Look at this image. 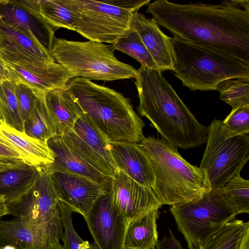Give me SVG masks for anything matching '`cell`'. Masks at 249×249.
<instances>
[{"label":"cell","mask_w":249,"mask_h":249,"mask_svg":"<svg viewBox=\"0 0 249 249\" xmlns=\"http://www.w3.org/2000/svg\"><path fill=\"white\" fill-rule=\"evenodd\" d=\"M50 172L58 200L83 216L102 195L108 191L82 176L62 171Z\"/></svg>","instance_id":"14"},{"label":"cell","mask_w":249,"mask_h":249,"mask_svg":"<svg viewBox=\"0 0 249 249\" xmlns=\"http://www.w3.org/2000/svg\"><path fill=\"white\" fill-rule=\"evenodd\" d=\"M170 210L189 249H199L238 215L222 187L212 188L200 199L172 206Z\"/></svg>","instance_id":"8"},{"label":"cell","mask_w":249,"mask_h":249,"mask_svg":"<svg viewBox=\"0 0 249 249\" xmlns=\"http://www.w3.org/2000/svg\"><path fill=\"white\" fill-rule=\"evenodd\" d=\"M15 93L23 121L31 113L38 97L45 95L22 82L16 83Z\"/></svg>","instance_id":"34"},{"label":"cell","mask_w":249,"mask_h":249,"mask_svg":"<svg viewBox=\"0 0 249 249\" xmlns=\"http://www.w3.org/2000/svg\"><path fill=\"white\" fill-rule=\"evenodd\" d=\"M112 46L114 50L121 51L136 59L141 67L158 70L139 34L131 26L129 30L119 37Z\"/></svg>","instance_id":"29"},{"label":"cell","mask_w":249,"mask_h":249,"mask_svg":"<svg viewBox=\"0 0 249 249\" xmlns=\"http://www.w3.org/2000/svg\"><path fill=\"white\" fill-rule=\"evenodd\" d=\"M32 14L53 27L74 31L76 17L67 0H15Z\"/></svg>","instance_id":"23"},{"label":"cell","mask_w":249,"mask_h":249,"mask_svg":"<svg viewBox=\"0 0 249 249\" xmlns=\"http://www.w3.org/2000/svg\"><path fill=\"white\" fill-rule=\"evenodd\" d=\"M0 249H20L17 246L12 244H0Z\"/></svg>","instance_id":"41"},{"label":"cell","mask_w":249,"mask_h":249,"mask_svg":"<svg viewBox=\"0 0 249 249\" xmlns=\"http://www.w3.org/2000/svg\"><path fill=\"white\" fill-rule=\"evenodd\" d=\"M220 99L232 108L249 106V78L228 79L216 87Z\"/></svg>","instance_id":"30"},{"label":"cell","mask_w":249,"mask_h":249,"mask_svg":"<svg viewBox=\"0 0 249 249\" xmlns=\"http://www.w3.org/2000/svg\"><path fill=\"white\" fill-rule=\"evenodd\" d=\"M238 249H249V228L246 230L244 233Z\"/></svg>","instance_id":"38"},{"label":"cell","mask_w":249,"mask_h":249,"mask_svg":"<svg viewBox=\"0 0 249 249\" xmlns=\"http://www.w3.org/2000/svg\"><path fill=\"white\" fill-rule=\"evenodd\" d=\"M83 217L99 249H124L129 223L114 204L110 190L102 195Z\"/></svg>","instance_id":"12"},{"label":"cell","mask_w":249,"mask_h":249,"mask_svg":"<svg viewBox=\"0 0 249 249\" xmlns=\"http://www.w3.org/2000/svg\"><path fill=\"white\" fill-rule=\"evenodd\" d=\"M130 26L140 36L160 71L174 70L170 37L160 28L153 18H146L139 12L131 18Z\"/></svg>","instance_id":"18"},{"label":"cell","mask_w":249,"mask_h":249,"mask_svg":"<svg viewBox=\"0 0 249 249\" xmlns=\"http://www.w3.org/2000/svg\"><path fill=\"white\" fill-rule=\"evenodd\" d=\"M7 206L9 215L41 228L56 242L62 240L63 226L59 200L46 167L40 169L30 189Z\"/></svg>","instance_id":"10"},{"label":"cell","mask_w":249,"mask_h":249,"mask_svg":"<svg viewBox=\"0 0 249 249\" xmlns=\"http://www.w3.org/2000/svg\"><path fill=\"white\" fill-rule=\"evenodd\" d=\"M44 100L52 118L56 136L71 129L84 113L80 105L66 87L47 92Z\"/></svg>","instance_id":"21"},{"label":"cell","mask_w":249,"mask_h":249,"mask_svg":"<svg viewBox=\"0 0 249 249\" xmlns=\"http://www.w3.org/2000/svg\"><path fill=\"white\" fill-rule=\"evenodd\" d=\"M0 25L38 41L49 51L55 37L53 27L18 4L15 0H0Z\"/></svg>","instance_id":"15"},{"label":"cell","mask_w":249,"mask_h":249,"mask_svg":"<svg viewBox=\"0 0 249 249\" xmlns=\"http://www.w3.org/2000/svg\"><path fill=\"white\" fill-rule=\"evenodd\" d=\"M54 154L53 162L46 167L50 171H62L86 178L103 187L111 189L112 178L107 177L88 163L64 142L61 137L54 136L47 141Z\"/></svg>","instance_id":"16"},{"label":"cell","mask_w":249,"mask_h":249,"mask_svg":"<svg viewBox=\"0 0 249 249\" xmlns=\"http://www.w3.org/2000/svg\"><path fill=\"white\" fill-rule=\"evenodd\" d=\"M113 201L128 222L162 206L152 188L143 186L118 170L112 178Z\"/></svg>","instance_id":"13"},{"label":"cell","mask_w":249,"mask_h":249,"mask_svg":"<svg viewBox=\"0 0 249 249\" xmlns=\"http://www.w3.org/2000/svg\"><path fill=\"white\" fill-rule=\"evenodd\" d=\"M159 210H151L131 221L125 233L124 249H152L158 241Z\"/></svg>","instance_id":"25"},{"label":"cell","mask_w":249,"mask_h":249,"mask_svg":"<svg viewBox=\"0 0 249 249\" xmlns=\"http://www.w3.org/2000/svg\"><path fill=\"white\" fill-rule=\"evenodd\" d=\"M44 95L38 97L31 113L24 121V131L33 138L47 142L50 139L56 136V132L45 102Z\"/></svg>","instance_id":"26"},{"label":"cell","mask_w":249,"mask_h":249,"mask_svg":"<svg viewBox=\"0 0 249 249\" xmlns=\"http://www.w3.org/2000/svg\"><path fill=\"white\" fill-rule=\"evenodd\" d=\"M150 0H67L74 31L89 40L113 44L130 28L133 15Z\"/></svg>","instance_id":"7"},{"label":"cell","mask_w":249,"mask_h":249,"mask_svg":"<svg viewBox=\"0 0 249 249\" xmlns=\"http://www.w3.org/2000/svg\"><path fill=\"white\" fill-rule=\"evenodd\" d=\"M111 150L118 170L139 184L153 187L154 176L151 166L139 143L111 141Z\"/></svg>","instance_id":"17"},{"label":"cell","mask_w":249,"mask_h":249,"mask_svg":"<svg viewBox=\"0 0 249 249\" xmlns=\"http://www.w3.org/2000/svg\"><path fill=\"white\" fill-rule=\"evenodd\" d=\"M0 159L11 162H23L31 164L19 153L1 142H0Z\"/></svg>","instance_id":"35"},{"label":"cell","mask_w":249,"mask_h":249,"mask_svg":"<svg viewBox=\"0 0 249 249\" xmlns=\"http://www.w3.org/2000/svg\"><path fill=\"white\" fill-rule=\"evenodd\" d=\"M175 75L191 90H216L228 79L249 78V64L221 52L170 37Z\"/></svg>","instance_id":"5"},{"label":"cell","mask_w":249,"mask_h":249,"mask_svg":"<svg viewBox=\"0 0 249 249\" xmlns=\"http://www.w3.org/2000/svg\"><path fill=\"white\" fill-rule=\"evenodd\" d=\"M137 70L138 112L149 120L161 139L184 150L206 143L208 126L196 120L161 71L141 66Z\"/></svg>","instance_id":"2"},{"label":"cell","mask_w":249,"mask_h":249,"mask_svg":"<svg viewBox=\"0 0 249 249\" xmlns=\"http://www.w3.org/2000/svg\"><path fill=\"white\" fill-rule=\"evenodd\" d=\"M55 241L43 229L15 218L0 220V244H12L20 249H47Z\"/></svg>","instance_id":"20"},{"label":"cell","mask_w":249,"mask_h":249,"mask_svg":"<svg viewBox=\"0 0 249 249\" xmlns=\"http://www.w3.org/2000/svg\"><path fill=\"white\" fill-rule=\"evenodd\" d=\"M146 12L173 36L249 64V0L218 4L156 0L147 5Z\"/></svg>","instance_id":"1"},{"label":"cell","mask_w":249,"mask_h":249,"mask_svg":"<svg viewBox=\"0 0 249 249\" xmlns=\"http://www.w3.org/2000/svg\"><path fill=\"white\" fill-rule=\"evenodd\" d=\"M249 222L234 219L213 234L199 249H238Z\"/></svg>","instance_id":"27"},{"label":"cell","mask_w":249,"mask_h":249,"mask_svg":"<svg viewBox=\"0 0 249 249\" xmlns=\"http://www.w3.org/2000/svg\"><path fill=\"white\" fill-rule=\"evenodd\" d=\"M227 198L238 213H249V180L240 174L227 182L223 187Z\"/></svg>","instance_id":"31"},{"label":"cell","mask_w":249,"mask_h":249,"mask_svg":"<svg viewBox=\"0 0 249 249\" xmlns=\"http://www.w3.org/2000/svg\"><path fill=\"white\" fill-rule=\"evenodd\" d=\"M3 123V122H2V117H1V114L0 113V123Z\"/></svg>","instance_id":"43"},{"label":"cell","mask_w":249,"mask_h":249,"mask_svg":"<svg viewBox=\"0 0 249 249\" xmlns=\"http://www.w3.org/2000/svg\"><path fill=\"white\" fill-rule=\"evenodd\" d=\"M249 159V135L227 136L221 121L208 126L206 147L199 167L207 175L211 188L222 187L240 172Z\"/></svg>","instance_id":"9"},{"label":"cell","mask_w":249,"mask_h":249,"mask_svg":"<svg viewBox=\"0 0 249 249\" xmlns=\"http://www.w3.org/2000/svg\"><path fill=\"white\" fill-rule=\"evenodd\" d=\"M47 249H64V248L60 242H54L52 243Z\"/></svg>","instance_id":"42"},{"label":"cell","mask_w":249,"mask_h":249,"mask_svg":"<svg viewBox=\"0 0 249 249\" xmlns=\"http://www.w3.org/2000/svg\"><path fill=\"white\" fill-rule=\"evenodd\" d=\"M66 87L111 141L140 143L144 137L143 121L121 93L82 77L71 79Z\"/></svg>","instance_id":"4"},{"label":"cell","mask_w":249,"mask_h":249,"mask_svg":"<svg viewBox=\"0 0 249 249\" xmlns=\"http://www.w3.org/2000/svg\"><path fill=\"white\" fill-rule=\"evenodd\" d=\"M59 205L63 226L64 249H99L96 244H90L79 236L73 226L71 208L60 201Z\"/></svg>","instance_id":"32"},{"label":"cell","mask_w":249,"mask_h":249,"mask_svg":"<svg viewBox=\"0 0 249 249\" xmlns=\"http://www.w3.org/2000/svg\"><path fill=\"white\" fill-rule=\"evenodd\" d=\"M9 215V210L5 197L0 195V218Z\"/></svg>","instance_id":"39"},{"label":"cell","mask_w":249,"mask_h":249,"mask_svg":"<svg viewBox=\"0 0 249 249\" xmlns=\"http://www.w3.org/2000/svg\"><path fill=\"white\" fill-rule=\"evenodd\" d=\"M0 53L26 59L54 62L50 51L38 41L0 25Z\"/></svg>","instance_id":"22"},{"label":"cell","mask_w":249,"mask_h":249,"mask_svg":"<svg viewBox=\"0 0 249 249\" xmlns=\"http://www.w3.org/2000/svg\"><path fill=\"white\" fill-rule=\"evenodd\" d=\"M112 46L89 40H67L54 37L50 50L55 62L73 78L112 81L135 78L138 70L119 61Z\"/></svg>","instance_id":"6"},{"label":"cell","mask_w":249,"mask_h":249,"mask_svg":"<svg viewBox=\"0 0 249 249\" xmlns=\"http://www.w3.org/2000/svg\"><path fill=\"white\" fill-rule=\"evenodd\" d=\"M139 143L150 162L154 176L152 189L162 205L196 201L211 189L205 172L164 140L149 136Z\"/></svg>","instance_id":"3"},{"label":"cell","mask_w":249,"mask_h":249,"mask_svg":"<svg viewBox=\"0 0 249 249\" xmlns=\"http://www.w3.org/2000/svg\"><path fill=\"white\" fill-rule=\"evenodd\" d=\"M16 85L13 80L0 82V113L3 123L23 132L24 121L15 93Z\"/></svg>","instance_id":"28"},{"label":"cell","mask_w":249,"mask_h":249,"mask_svg":"<svg viewBox=\"0 0 249 249\" xmlns=\"http://www.w3.org/2000/svg\"><path fill=\"white\" fill-rule=\"evenodd\" d=\"M156 249V248H153V249Z\"/></svg>","instance_id":"44"},{"label":"cell","mask_w":249,"mask_h":249,"mask_svg":"<svg viewBox=\"0 0 249 249\" xmlns=\"http://www.w3.org/2000/svg\"><path fill=\"white\" fill-rule=\"evenodd\" d=\"M61 137L71 149L103 175L113 178L117 172L111 141L85 113Z\"/></svg>","instance_id":"11"},{"label":"cell","mask_w":249,"mask_h":249,"mask_svg":"<svg viewBox=\"0 0 249 249\" xmlns=\"http://www.w3.org/2000/svg\"><path fill=\"white\" fill-rule=\"evenodd\" d=\"M221 124L227 136L249 134V106L232 108Z\"/></svg>","instance_id":"33"},{"label":"cell","mask_w":249,"mask_h":249,"mask_svg":"<svg viewBox=\"0 0 249 249\" xmlns=\"http://www.w3.org/2000/svg\"><path fill=\"white\" fill-rule=\"evenodd\" d=\"M169 232V236H164L161 239L158 240L156 249H183L170 229Z\"/></svg>","instance_id":"36"},{"label":"cell","mask_w":249,"mask_h":249,"mask_svg":"<svg viewBox=\"0 0 249 249\" xmlns=\"http://www.w3.org/2000/svg\"><path fill=\"white\" fill-rule=\"evenodd\" d=\"M39 170L31 164L17 162L0 172V195L5 197L7 205L16 201L30 189Z\"/></svg>","instance_id":"24"},{"label":"cell","mask_w":249,"mask_h":249,"mask_svg":"<svg viewBox=\"0 0 249 249\" xmlns=\"http://www.w3.org/2000/svg\"><path fill=\"white\" fill-rule=\"evenodd\" d=\"M0 142L17 151L39 169L47 167L54 160V154L47 142L33 138L4 123H0Z\"/></svg>","instance_id":"19"},{"label":"cell","mask_w":249,"mask_h":249,"mask_svg":"<svg viewBox=\"0 0 249 249\" xmlns=\"http://www.w3.org/2000/svg\"><path fill=\"white\" fill-rule=\"evenodd\" d=\"M12 80L11 73L0 53V82Z\"/></svg>","instance_id":"37"},{"label":"cell","mask_w":249,"mask_h":249,"mask_svg":"<svg viewBox=\"0 0 249 249\" xmlns=\"http://www.w3.org/2000/svg\"><path fill=\"white\" fill-rule=\"evenodd\" d=\"M16 162L6 161L0 159V172L7 169L12 166Z\"/></svg>","instance_id":"40"}]
</instances>
